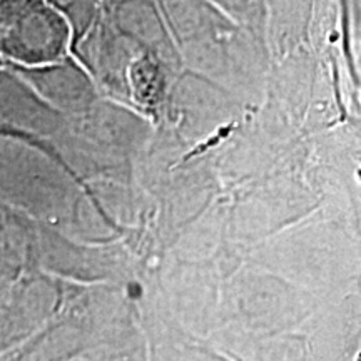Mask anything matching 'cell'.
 <instances>
[{
    "mask_svg": "<svg viewBox=\"0 0 361 361\" xmlns=\"http://www.w3.org/2000/svg\"><path fill=\"white\" fill-rule=\"evenodd\" d=\"M69 20L47 0H0V59L27 69L64 61L71 47Z\"/></svg>",
    "mask_w": 361,
    "mask_h": 361,
    "instance_id": "obj_1",
    "label": "cell"
}]
</instances>
